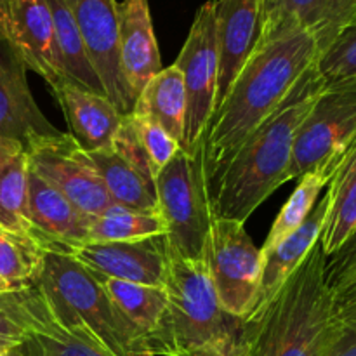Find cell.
Returning a JSON list of instances; mask_svg holds the SVG:
<instances>
[{
	"mask_svg": "<svg viewBox=\"0 0 356 356\" xmlns=\"http://www.w3.org/2000/svg\"><path fill=\"white\" fill-rule=\"evenodd\" d=\"M320 56L322 47L316 35L299 24H291L257 44L205 132L209 183L247 136L284 103L299 79L318 63Z\"/></svg>",
	"mask_w": 356,
	"mask_h": 356,
	"instance_id": "1",
	"label": "cell"
},
{
	"mask_svg": "<svg viewBox=\"0 0 356 356\" xmlns=\"http://www.w3.org/2000/svg\"><path fill=\"white\" fill-rule=\"evenodd\" d=\"M323 87L313 65L284 103L247 136L209 183L212 218L245 222L266 198L289 183L296 134Z\"/></svg>",
	"mask_w": 356,
	"mask_h": 356,
	"instance_id": "2",
	"label": "cell"
},
{
	"mask_svg": "<svg viewBox=\"0 0 356 356\" xmlns=\"http://www.w3.org/2000/svg\"><path fill=\"white\" fill-rule=\"evenodd\" d=\"M320 242L278 294L247 322V356H322L336 320Z\"/></svg>",
	"mask_w": 356,
	"mask_h": 356,
	"instance_id": "3",
	"label": "cell"
},
{
	"mask_svg": "<svg viewBox=\"0 0 356 356\" xmlns=\"http://www.w3.org/2000/svg\"><path fill=\"white\" fill-rule=\"evenodd\" d=\"M49 318L111 356H152L148 343L108 298L99 280L72 254L47 250L37 282Z\"/></svg>",
	"mask_w": 356,
	"mask_h": 356,
	"instance_id": "4",
	"label": "cell"
},
{
	"mask_svg": "<svg viewBox=\"0 0 356 356\" xmlns=\"http://www.w3.org/2000/svg\"><path fill=\"white\" fill-rule=\"evenodd\" d=\"M163 289L167 308L148 339L153 356L233 343L245 336V320L229 315L219 305L204 259L169 256Z\"/></svg>",
	"mask_w": 356,
	"mask_h": 356,
	"instance_id": "5",
	"label": "cell"
},
{
	"mask_svg": "<svg viewBox=\"0 0 356 356\" xmlns=\"http://www.w3.org/2000/svg\"><path fill=\"white\" fill-rule=\"evenodd\" d=\"M155 195L169 256L202 259L212 222L205 139L193 152L179 149L170 159L155 177Z\"/></svg>",
	"mask_w": 356,
	"mask_h": 356,
	"instance_id": "6",
	"label": "cell"
},
{
	"mask_svg": "<svg viewBox=\"0 0 356 356\" xmlns=\"http://www.w3.org/2000/svg\"><path fill=\"white\" fill-rule=\"evenodd\" d=\"M202 259L221 308L247 322L256 306L263 261L245 222L212 218Z\"/></svg>",
	"mask_w": 356,
	"mask_h": 356,
	"instance_id": "7",
	"label": "cell"
},
{
	"mask_svg": "<svg viewBox=\"0 0 356 356\" xmlns=\"http://www.w3.org/2000/svg\"><path fill=\"white\" fill-rule=\"evenodd\" d=\"M356 139V83L325 86L299 125L289 181L337 165Z\"/></svg>",
	"mask_w": 356,
	"mask_h": 356,
	"instance_id": "8",
	"label": "cell"
},
{
	"mask_svg": "<svg viewBox=\"0 0 356 356\" xmlns=\"http://www.w3.org/2000/svg\"><path fill=\"white\" fill-rule=\"evenodd\" d=\"M218 0H207L198 7L174 66L183 73L186 89V120L181 149L193 152L205 139L209 124L216 110L219 73Z\"/></svg>",
	"mask_w": 356,
	"mask_h": 356,
	"instance_id": "9",
	"label": "cell"
},
{
	"mask_svg": "<svg viewBox=\"0 0 356 356\" xmlns=\"http://www.w3.org/2000/svg\"><path fill=\"white\" fill-rule=\"evenodd\" d=\"M24 153L30 170L54 186L89 219L113 205L96 170L66 132L30 143L24 146Z\"/></svg>",
	"mask_w": 356,
	"mask_h": 356,
	"instance_id": "10",
	"label": "cell"
},
{
	"mask_svg": "<svg viewBox=\"0 0 356 356\" xmlns=\"http://www.w3.org/2000/svg\"><path fill=\"white\" fill-rule=\"evenodd\" d=\"M0 35L24 68L40 75L49 87L65 80L45 0H0Z\"/></svg>",
	"mask_w": 356,
	"mask_h": 356,
	"instance_id": "11",
	"label": "cell"
},
{
	"mask_svg": "<svg viewBox=\"0 0 356 356\" xmlns=\"http://www.w3.org/2000/svg\"><path fill=\"white\" fill-rule=\"evenodd\" d=\"M86 44L106 96L122 113L134 108L125 87L118 61V2L117 0H65Z\"/></svg>",
	"mask_w": 356,
	"mask_h": 356,
	"instance_id": "12",
	"label": "cell"
},
{
	"mask_svg": "<svg viewBox=\"0 0 356 356\" xmlns=\"http://www.w3.org/2000/svg\"><path fill=\"white\" fill-rule=\"evenodd\" d=\"M72 256L97 277L152 287L165 285L169 250L163 235L132 242L86 243Z\"/></svg>",
	"mask_w": 356,
	"mask_h": 356,
	"instance_id": "13",
	"label": "cell"
},
{
	"mask_svg": "<svg viewBox=\"0 0 356 356\" xmlns=\"http://www.w3.org/2000/svg\"><path fill=\"white\" fill-rule=\"evenodd\" d=\"M63 134L51 124L33 99L26 68L0 35V136L28 146Z\"/></svg>",
	"mask_w": 356,
	"mask_h": 356,
	"instance_id": "14",
	"label": "cell"
},
{
	"mask_svg": "<svg viewBox=\"0 0 356 356\" xmlns=\"http://www.w3.org/2000/svg\"><path fill=\"white\" fill-rule=\"evenodd\" d=\"M28 219L30 233L52 252L73 254L89 238L90 219L54 186L28 167Z\"/></svg>",
	"mask_w": 356,
	"mask_h": 356,
	"instance_id": "15",
	"label": "cell"
},
{
	"mask_svg": "<svg viewBox=\"0 0 356 356\" xmlns=\"http://www.w3.org/2000/svg\"><path fill=\"white\" fill-rule=\"evenodd\" d=\"M216 13L219 40L218 110L240 70L257 47L263 31L264 0H218Z\"/></svg>",
	"mask_w": 356,
	"mask_h": 356,
	"instance_id": "16",
	"label": "cell"
},
{
	"mask_svg": "<svg viewBox=\"0 0 356 356\" xmlns=\"http://www.w3.org/2000/svg\"><path fill=\"white\" fill-rule=\"evenodd\" d=\"M118 61L132 101L162 70L153 30L149 0H122L118 3Z\"/></svg>",
	"mask_w": 356,
	"mask_h": 356,
	"instance_id": "17",
	"label": "cell"
},
{
	"mask_svg": "<svg viewBox=\"0 0 356 356\" xmlns=\"http://www.w3.org/2000/svg\"><path fill=\"white\" fill-rule=\"evenodd\" d=\"M51 92L61 106L73 141L83 152L111 148L124 113L106 94L80 87L72 82L54 83Z\"/></svg>",
	"mask_w": 356,
	"mask_h": 356,
	"instance_id": "18",
	"label": "cell"
},
{
	"mask_svg": "<svg viewBox=\"0 0 356 356\" xmlns=\"http://www.w3.org/2000/svg\"><path fill=\"white\" fill-rule=\"evenodd\" d=\"M356 14V0H264L263 31L257 44L299 24L316 35L322 54Z\"/></svg>",
	"mask_w": 356,
	"mask_h": 356,
	"instance_id": "19",
	"label": "cell"
},
{
	"mask_svg": "<svg viewBox=\"0 0 356 356\" xmlns=\"http://www.w3.org/2000/svg\"><path fill=\"white\" fill-rule=\"evenodd\" d=\"M327 209H329V195L325 193L316 202L306 221L292 235H289L277 249H273L261 259L263 263H261L256 306H254L252 315L247 318V322L254 318L278 294V291L284 287L289 277L301 266L309 250L320 242L323 225H325Z\"/></svg>",
	"mask_w": 356,
	"mask_h": 356,
	"instance_id": "20",
	"label": "cell"
},
{
	"mask_svg": "<svg viewBox=\"0 0 356 356\" xmlns=\"http://www.w3.org/2000/svg\"><path fill=\"white\" fill-rule=\"evenodd\" d=\"M83 155L99 176L101 183L113 204L136 212L159 214L155 181L139 172L127 160L122 159L113 148L83 152Z\"/></svg>",
	"mask_w": 356,
	"mask_h": 356,
	"instance_id": "21",
	"label": "cell"
},
{
	"mask_svg": "<svg viewBox=\"0 0 356 356\" xmlns=\"http://www.w3.org/2000/svg\"><path fill=\"white\" fill-rule=\"evenodd\" d=\"M329 209L320 247L327 257L334 256L356 232V139L344 152L329 183Z\"/></svg>",
	"mask_w": 356,
	"mask_h": 356,
	"instance_id": "22",
	"label": "cell"
},
{
	"mask_svg": "<svg viewBox=\"0 0 356 356\" xmlns=\"http://www.w3.org/2000/svg\"><path fill=\"white\" fill-rule=\"evenodd\" d=\"M132 110L152 117L167 134L183 145L186 120V89L177 66L162 68L136 99Z\"/></svg>",
	"mask_w": 356,
	"mask_h": 356,
	"instance_id": "23",
	"label": "cell"
},
{
	"mask_svg": "<svg viewBox=\"0 0 356 356\" xmlns=\"http://www.w3.org/2000/svg\"><path fill=\"white\" fill-rule=\"evenodd\" d=\"M47 249L31 233L0 228V294L26 292L37 285Z\"/></svg>",
	"mask_w": 356,
	"mask_h": 356,
	"instance_id": "24",
	"label": "cell"
},
{
	"mask_svg": "<svg viewBox=\"0 0 356 356\" xmlns=\"http://www.w3.org/2000/svg\"><path fill=\"white\" fill-rule=\"evenodd\" d=\"M45 2H47L52 23H54L56 45H58L59 63H61L66 82L76 83L94 92L106 94L65 0H45Z\"/></svg>",
	"mask_w": 356,
	"mask_h": 356,
	"instance_id": "25",
	"label": "cell"
},
{
	"mask_svg": "<svg viewBox=\"0 0 356 356\" xmlns=\"http://www.w3.org/2000/svg\"><path fill=\"white\" fill-rule=\"evenodd\" d=\"M94 277L99 280L101 287L106 291L108 298L117 306L118 312L143 334V337L148 343L149 336L155 332L167 308L165 289L97 277V275H94Z\"/></svg>",
	"mask_w": 356,
	"mask_h": 356,
	"instance_id": "26",
	"label": "cell"
},
{
	"mask_svg": "<svg viewBox=\"0 0 356 356\" xmlns=\"http://www.w3.org/2000/svg\"><path fill=\"white\" fill-rule=\"evenodd\" d=\"M337 165H339V163H337ZM337 165L323 167V169L313 170V172H308L302 177H299L298 188H296L294 193L291 195V198L285 202L280 214L277 216L270 233H268L266 242H264L263 247L259 249L261 259H263L266 254H270L273 249H277L289 235H292V233L306 221L309 212L313 211L316 202L320 200V193L323 191V188L329 186Z\"/></svg>",
	"mask_w": 356,
	"mask_h": 356,
	"instance_id": "27",
	"label": "cell"
},
{
	"mask_svg": "<svg viewBox=\"0 0 356 356\" xmlns=\"http://www.w3.org/2000/svg\"><path fill=\"white\" fill-rule=\"evenodd\" d=\"M165 233L160 214L136 212L113 204L103 214L90 219L87 243L132 242V240L152 238Z\"/></svg>",
	"mask_w": 356,
	"mask_h": 356,
	"instance_id": "28",
	"label": "cell"
},
{
	"mask_svg": "<svg viewBox=\"0 0 356 356\" xmlns=\"http://www.w3.org/2000/svg\"><path fill=\"white\" fill-rule=\"evenodd\" d=\"M0 228L30 233L28 156L21 152L0 165Z\"/></svg>",
	"mask_w": 356,
	"mask_h": 356,
	"instance_id": "29",
	"label": "cell"
},
{
	"mask_svg": "<svg viewBox=\"0 0 356 356\" xmlns=\"http://www.w3.org/2000/svg\"><path fill=\"white\" fill-rule=\"evenodd\" d=\"M37 287L17 294H0V339L23 343L47 323Z\"/></svg>",
	"mask_w": 356,
	"mask_h": 356,
	"instance_id": "30",
	"label": "cell"
},
{
	"mask_svg": "<svg viewBox=\"0 0 356 356\" xmlns=\"http://www.w3.org/2000/svg\"><path fill=\"white\" fill-rule=\"evenodd\" d=\"M21 348L26 356H111L82 337L59 329L51 318L38 332L26 337Z\"/></svg>",
	"mask_w": 356,
	"mask_h": 356,
	"instance_id": "31",
	"label": "cell"
},
{
	"mask_svg": "<svg viewBox=\"0 0 356 356\" xmlns=\"http://www.w3.org/2000/svg\"><path fill=\"white\" fill-rule=\"evenodd\" d=\"M316 70L325 86L356 83V14L330 47L320 56Z\"/></svg>",
	"mask_w": 356,
	"mask_h": 356,
	"instance_id": "32",
	"label": "cell"
},
{
	"mask_svg": "<svg viewBox=\"0 0 356 356\" xmlns=\"http://www.w3.org/2000/svg\"><path fill=\"white\" fill-rule=\"evenodd\" d=\"M132 120H134L136 131H138L141 145L148 155L149 167H152L153 177L159 176L160 170L170 162L174 155L181 149V145L176 139L170 138L152 117L141 113V111H131Z\"/></svg>",
	"mask_w": 356,
	"mask_h": 356,
	"instance_id": "33",
	"label": "cell"
},
{
	"mask_svg": "<svg viewBox=\"0 0 356 356\" xmlns=\"http://www.w3.org/2000/svg\"><path fill=\"white\" fill-rule=\"evenodd\" d=\"M322 356H356V294L336 301V320Z\"/></svg>",
	"mask_w": 356,
	"mask_h": 356,
	"instance_id": "34",
	"label": "cell"
},
{
	"mask_svg": "<svg viewBox=\"0 0 356 356\" xmlns=\"http://www.w3.org/2000/svg\"><path fill=\"white\" fill-rule=\"evenodd\" d=\"M325 273L336 301L356 294V243L327 257Z\"/></svg>",
	"mask_w": 356,
	"mask_h": 356,
	"instance_id": "35",
	"label": "cell"
},
{
	"mask_svg": "<svg viewBox=\"0 0 356 356\" xmlns=\"http://www.w3.org/2000/svg\"><path fill=\"white\" fill-rule=\"evenodd\" d=\"M249 355V339L247 332L242 339L233 341V343L216 344V346H202L193 350L179 351V353H170L163 356H247Z\"/></svg>",
	"mask_w": 356,
	"mask_h": 356,
	"instance_id": "36",
	"label": "cell"
},
{
	"mask_svg": "<svg viewBox=\"0 0 356 356\" xmlns=\"http://www.w3.org/2000/svg\"><path fill=\"white\" fill-rule=\"evenodd\" d=\"M21 152H24V148L21 143L14 141V139L2 138V136H0V165Z\"/></svg>",
	"mask_w": 356,
	"mask_h": 356,
	"instance_id": "37",
	"label": "cell"
},
{
	"mask_svg": "<svg viewBox=\"0 0 356 356\" xmlns=\"http://www.w3.org/2000/svg\"><path fill=\"white\" fill-rule=\"evenodd\" d=\"M17 344L21 343H16V341H9V339H0V356L6 355L7 351L13 350V348L17 346Z\"/></svg>",
	"mask_w": 356,
	"mask_h": 356,
	"instance_id": "38",
	"label": "cell"
},
{
	"mask_svg": "<svg viewBox=\"0 0 356 356\" xmlns=\"http://www.w3.org/2000/svg\"><path fill=\"white\" fill-rule=\"evenodd\" d=\"M3 356H26V355H24V351H23V348H21V344H17V346H14L13 350L7 351V353L3 355Z\"/></svg>",
	"mask_w": 356,
	"mask_h": 356,
	"instance_id": "39",
	"label": "cell"
},
{
	"mask_svg": "<svg viewBox=\"0 0 356 356\" xmlns=\"http://www.w3.org/2000/svg\"><path fill=\"white\" fill-rule=\"evenodd\" d=\"M355 243H356V232L353 233V236H351V238L348 240L346 243H344V247H348V245H355Z\"/></svg>",
	"mask_w": 356,
	"mask_h": 356,
	"instance_id": "40",
	"label": "cell"
}]
</instances>
